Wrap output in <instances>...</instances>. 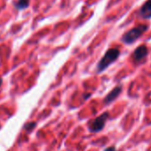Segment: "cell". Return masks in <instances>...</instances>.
<instances>
[{
    "instance_id": "6da1fadb",
    "label": "cell",
    "mask_w": 151,
    "mask_h": 151,
    "mask_svg": "<svg viewBox=\"0 0 151 151\" xmlns=\"http://www.w3.org/2000/svg\"><path fill=\"white\" fill-rule=\"evenodd\" d=\"M120 56V51L117 48H109L96 65V72L102 73Z\"/></svg>"
},
{
    "instance_id": "7a4b0ae2",
    "label": "cell",
    "mask_w": 151,
    "mask_h": 151,
    "mask_svg": "<svg viewBox=\"0 0 151 151\" xmlns=\"http://www.w3.org/2000/svg\"><path fill=\"white\" fill-rule=\"evenodd\" d=\"M147 29H148V26L145 25V24L136 26V27L131 29L130 30H128L127 32H125L123 35L121 40L125 45H132L136 40H138Z\"/></svg>"
},
{
    "instance_id": "3957f363",
    "label": "cell",
    "mask_w": 151,
    "mask_h": 151,
    "mask_svg": "<svg viewBox=\"0 0 151 151\" xmlns=\"http://www.w3.org/2000/svg\"><path fill=\"white\" fill-rule=\"evenodd\" d=\"M108 118H109V113L108 112L102 113L101 116H97L88 124V130L91 132H94V133L101 132L105 127Z\"/></svg>"
},
{
    "instance_id": "277c9868",
    "label": "cell",
    "mask_w": 151,
    "mask_h": 151,
    "mask_svg": "<svg viewBox=\"0 0 151 151\" xmlns=\"http://www.w3.org/2000/svg\"><path fill=\"white\" fill-rule=\"evenodd\" d=\"M148 54V49L145 45L138 46L132 52V59L135 62H139L143 60Z\"/></svg>"
},
{
    "instance_id": "5b68a950",
    "label": "cell",
    "mask_w": 151,
    "mask_h": 151,
    "mask_svg": "<svg viewBox=\"0 0 151 151\" xmlns=\"http://www.w3.org/2000/svg\"><path fill=\"white\" fill-rule=\"evenodd\" d=\"M139 15L145 20L151 19V0L147 1L139 9Z\"/></svg>"
},
{
    "instance_id": "8992f818",
    "label": "cell",
    "mask_w": 151,
    "mask_h": 151,
    "mask_svg": "<svg viewBox=\"0 0 151 151\" xmlns=\"http://www.w3.org/2000/svg\"><path fill=\"white\" fill-rule=\"evenodd\" d=\"M121 92H122V87H121V86H116V87H115V88H114L112 91H110L109 93L104 98V100H103L104 103H105L106 105H109V104L112 103V102L120 95Z\"/></svg>"
},
{
    "instance_id": "52a82bcc",
    "label": "cell",
    "mask_w": 151,
    "mask_h": 151,
    "mask_svg": "<svg viewBox=\"0 0 151 151\" xmlns=\"http://www.w3.org/2000/svg\"><path fill=\"white\" fill-rule=\"evenodd\" d=\"M29 6V0H17L14 3V6L17 10H24Z\"/></svg>"
},
{
    "instance_id": "ba28073f",
    "label": "cell",
    "mask_w": 151,
    "mask_h": 151,
    "mask_svg": "<svg viewBox=\"0 0 151 151\" xmlns=\"http://www.w3.org/2000/svg\"><path fill=\"white\" fill-rule=\"evenodd\" d=\"M36 125H37V124H36V123L29 122V123H28V124H26L24 125V128H25V130L29 131V130H32Z\"/></svg>"
},
{
    "instance_id": "9c48e42d",
    "label": "cell",
    "mask_w": 151,
    "mask_h": 151,
    "mask_svg": "<svg viewBox=\"0 0 151 151\" xmlns=\"http://www.w3.org/2000/svg\"><path fill=\"white\" fill-rule=\"evenodd\" d=\"M103 151H116V147H114V146H110V147H106Z\"/></svg>"
},
{
    "instance_id": "30bf717a",
    "label": "cell",
    "mask_w": 151,
    "mask_h": 151,
    "mask_svg": "<svg viewBox=\"0 0 151 151\" xmlns=\"http://www.w3.org/2000/svg\"><path fill=\"white\" fill-rule=\"evenodd\" d=\"M2 84H3V80H2V78H0V86H2Z\"/></svg>"
}]
</instances>
